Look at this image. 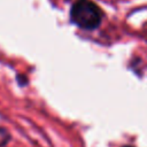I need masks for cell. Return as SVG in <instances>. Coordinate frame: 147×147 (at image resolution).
Instances as JSON below:
<instances>
[{
    "label": "cell",
    "mask_w": 147,
    "mask_h": 147,
    "mask_svg": "<svg viewBox=\"0 0 147 147\" xmlns=\"http://www.w3.org/2000/svg\"><path fill=\"white\" fill-rule=\"evenodd\" d=\"M103 17L101 8L91 0H76L70 8V21L76 26L92 31L100 26Z\"/></svg>",
    "instance_id": "obj_1"
},
{
    "label": "cell",
    "mask_w": 147,
    "mask_h": 147,
    "mask_svg": "<svg viewBox=\"0 0 147 147\" xmlns=\"http://www.w3.org/2000/svg\"><path fill=\"white\" fill-rule=\"evenodd\" d=\"M11 140V134L10 132L3 127V126H0V147H6Z\"/></svg>",
    "instance_id": "obj_2"
},
{
    "label": "cell",
    "mask_w": 147,
    "mask_h": 147,
    "mask_svg": "<svg viewBox=\"0 0 147 147\" xmlns=\"http://www.w3.org/2000/svg\"><path fill=\"white\" fill-rule=\"evenodd\" d=\"M17 82H18V84L22 86V85H26L28 79L25 78V76H23V78H22V76H17Z\"/></svg>",
    "instance_id": "obj_3"
},
{
    "label": "cell",
    "mask_w": 147,
    "mask_h": 147,
    "mask_svg": "<svg viewBox=\"0 0 147 147\" xmlns=\"http://www.w3.org/2000/svg\"><path fill=\"white\" fill-rule=\"evenodd\" d=\"M122 147H133V146H131V145H124V146H122Z\"/></svg>",
    "instance_id": "obj_4"
}]
</instances>
